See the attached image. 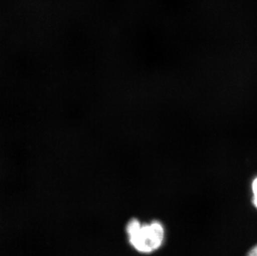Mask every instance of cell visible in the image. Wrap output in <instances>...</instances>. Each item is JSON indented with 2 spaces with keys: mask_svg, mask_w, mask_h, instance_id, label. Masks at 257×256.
<instances>
[{
  "mask_svg": "<svg viewBox=\"0 0 257 256\" xmlns=\"http://www.w3.org/2000/svg\"><path fill=\"white\" fill-rule=\"evenodd\" d=\"M246 256H257V244L254 245V246L248 251Z\"/></svg>",
  "mask_w": 257,
  "mask_h": 256,
  "instance_id": "cell-3",
  "label": "cell"
},
{
  "mask_svg": "<svg viewBox=\"0 0 257 256\" xmlns=\"http://www.w3.org/2000/svg\"><path fill=\"white\" fill-rule=\"evenodd\" d=\"M125 230L129 244L140 254H153L165 241V227L160 220L142 223L139 219L132 218L126 223Z\"/></svg>",
  "mask_w": 257,
  "mask_h": 256,
  "instance_id": "cell-1",
  "label": "cell"
},
{
  "mask_svg": "<svg viewBox=\"0 0 257 256\" xmlns=\"http://www.w3.org/2000/svg\"><path fill=\"white\" fill-rule=\"evenodd\" d=\"M251 192H252L251 202H252L254 207L257 210V177L253 180L252 183H251Z\"/></svg>",
  "mask_w": 257,
  "mask_h": 256,
  "instance_id": "cell-2",
  "label": "cell"
}]
</instances>
